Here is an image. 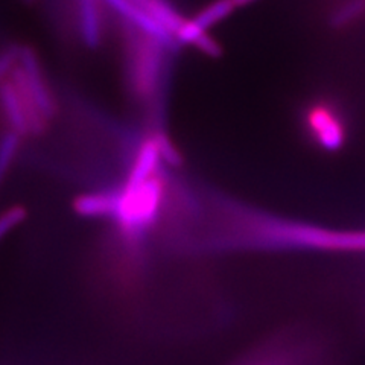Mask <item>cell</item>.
I'll list each match as a JSON object with an SVG mask.
<instances>
[{
  "label": "cell",
  "instance_id": "5b68a950",
  "mask_svg": "<svg viewBox=\"0 0 365 365\" xmlns=\"http://www.w3.org/2000/svg\"><path fill=\"white\" fill-rule=\"evenodd\" d=\"M106 2L130 23H133V26H135L142 34H146V36L162 43H169L170 34L153 16L148 14L143 8L135 5L133 0H106Z\"/></svg>",
  "mask_w": 365,
  "mask_h": 365
},
{
  "label": "cell",
  "instance_id": "3957f363",
  "mask_svg": "<svg viewBox=\"0 0 365 365\" xmlns=\"http://www.w3.org/2000/svg\"><path fill=\"white\" fill-rule=\"evenodd\" d=\"M163 43L143 34V38H137L133 55V83L143 96H150L155 90L160 73V46Z\"/></svg>",
  "mask_w": 365,
  "mask_h": 365
},
{
  "label": "cell",
  "instance_id": "8992f818",
  "mask_svg": "<svg viewBox=\"0 0 365 365\" xmlns=\"http://www.w3.org/2000/svg\"><path fill=\"white\" fill-rule=\"evenodd\" d=\"M122 190H106L84 195L75 202V209L83 216H114L119 212Z\"/></svg>",
  "mask_w": 365,
  "mask_h": 365
},
{
  "label": "cell",
  "instance_id": "7c38bea8",
  "mask_svg": "<svg viewBox=\"0 0 365 365\" xmlns=\"http://www.w3.org/2000/svg\"><path fill=\"white\" fill-rule=\"evenodd\" d=\"M23 220H25V210L20 209V207H14L8 210L4 218H2V233L5 235L9 228L16 227L19 222H21Z\"/></svg>",
  "mask_w": 365,
  "mask_h": 365
},
{
  "label": "cell",
  "instance_id": "4fadbf2b",
  "mask_svg": "<svg viewBox=\"0 0 365 365\" xmlns=\"http://www.w3.org/2000/svg\"><path fill=\"white\" fill-rule=\"evenodd\" d=\"M157 145H158L160 155H162V158H165L166 162L173 163V165H175V163H178V162H180V158H178L177 151L174 150L173 145L169 143V140H168V139H163V137H162V139H157Z\"/></svg>",
  "mask_w": 365,
  "mask_h": 365
},
{
  "label": "cell",
  "instance_id": "5bb4252c",
  "mask_svg": "<svg viewBox=\"0 0 365 365\" xmlns=\"http://www.w3.org/2000/svg\"><path fill=\"white\" fill-rule=\"evenodd\" d=\"M253 2H256V0H233V4H235L236 8L237 6H245V5H250V4H253Z\"/></svg>",
  "mask_w": 365,
  "mask_h": 365
},
{
  "label": "cell",
  "instance_id": "9c48e42d",
  "mask_svg": "<svg viewBox=\"0 0 365 365\" xmlns=\"http://www.w3.org/2000/svg\"><path fill=\"white\" fill-rule=\"evenodd\" d=\"M79 29L88 46H96L101 38L98 0H79Z\"/></svg>",
  "mask_w": 365,
  "mask_h": 365
},
{
  "label": "cell",
  "instance_id": "6da1fadb",
  "mask_svg": "<svg viewBox=\"0 0 365 365\" xmlns=\"http://www.w3.org/2000/svg\"><path fill=\"white\" fill-rule=\"evenodd\" d=\"M255 232H257V236L265 244L317 250L365 251V232H336L315 225L272 220L257 222Z\"/></svg>",
  "mask_w": 365,
  "mask_h": 365
},
{
  "label": "cell",
  "instance_id": "30bf717a",
  "mask_svg": "<svg viewBox=\"0 0 365 365\" xmlns=\"http://www.w3.org/2000/svg\"><path fill=\"white\" fill-rule=\"evenodd\" d=\"M362 16H365V0H347L334 11L329 23L335 29H342Z\"/></svg>",
  "mask_w": 365,
  "mask_h": 365
},
{
  "label": "cell",
  "instance_id": "277c9868",
  "mask_svg": "<svg viewBox=\"0 0 365 365\" xmlns=\"http://www.w3.org/2000/svg\"><path fill=\"white\" fill-rule=\"evenodd\" d=\"M307 125L318 145L327 151H338L344 145V127L336 114L324 106H317L307 114Z\"/></svg>",
  "mask_w": 365,
  "mask_h": 365
},
{
  "label": "cell",
  "instance_id": "ba28073f",
  "mask_svg": "<svg viewBox=\"0 0 365 365\" xmlns=\"http://www.w3.org/2000/svg\"><path fill=\"white\" fill-rule=\"evenodd\" d=\"M160 158H162V155H160L157 140L145 143L142 146V150L139 151V154H137L134 168L130 174L128 185H139V182L150 180L158 165Z\"/></svg>",
  "mask_w": 365,
  "mask_h": 365
},
{
  "label": "cell",
  "instance_id": "7a4b0ae2",
  "mask_svg": "<svg viewBox=\"0 0 365 365\" xmlns=\"http://www.w3.org/2000/svg\"><path fill=\"white\" fill-rule=\"evenodd\" d=\"M158 181L154 178L146 180L139 185H127L122 190L120 207L116 215L118 221L127 233L135 235L153 224L158 213L160 205Z\"/></svg>",
  "mask_w": 365,
  "mask_h": 365
},
{
  "label": "cell",
  "instance_id": "8fae6325",
  "mask_svg": "<svg viewBox=\"0 0 365 365\" xmlns=\"http://www.w3.org/2000/svg\"><path fill=\"white\" fill-rule=\"evenodd\" d=\"M17 133H8L4 135V140H2V153H0V163H2V173L5 174L8 165L11 160H13L16 150H17Z\"/></svg>",
  "mask_w": 365,
  "mask_h": 365
},
{
  "label": "cell",
  "instance_id": "52a82bcc",
  "mask_svg": "<svg viewBox=\"0 0 365 365\" xmlns=\"http://www.w3.org/2000/svg\"><path fill=\"white\" fill-rule=\"evenodd\" d=\"M4 108L8 116V120L13 125L16 133H26L31 130L29 116L25 104H23L21 96L14 84L5 83L2 87Z\"/></svg>",
  "mask_w": 365,
  "mask_h": 365
}]
</instances>
